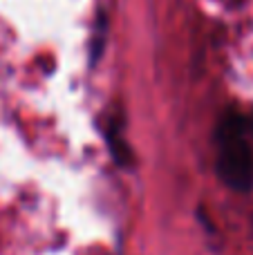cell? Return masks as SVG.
Instances as JSON below:
<instances>
[{
	"mask_svg": "<svg viewBox=\"0 0 253 255\" xmlns=\"http://www.w3.org/2000/svg\"><path fill=\"white\" fill-rule=\"evenodd\" d=\"M215 168L229 188L253 190V119L245 112L229 110L215 130Z\"/></svg>",
	"mask_w": 253,
	"mask_h": 255,
	"instance_id": "1",
	"label": "cell"
}]
</instances>
